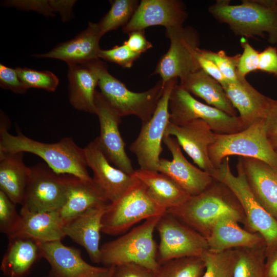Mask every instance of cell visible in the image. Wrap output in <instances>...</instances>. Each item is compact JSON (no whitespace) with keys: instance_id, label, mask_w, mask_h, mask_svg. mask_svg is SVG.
Listing matches in <instances>:
<instances>
[{"instance_id":"6da1fadb","label":"cell","mask_w":277,"mask_h":277,"mask_svg":"<svg viewBox=\"0 0 277 277\" xmlns=\"http://www.w3.org/2000/svg\"><path fill=\"white\" fill-rule=\"evenodd\" d=\"M6 116L1 113L0 151L28 152L42 158L54 172L69 174L91 181L87 167L84 148L66 137L53 143H43L25 135L18 129L17 134H10L7 128Z\"/></svg>"},{"instance_id":"7a4b0ae2","label":"cell","mask_w":277,"mask_h":277,"mask_svg":"<svg viewBox=\"0 0 277 277\" xmlns=\"http://www.w3.org/2000/svg\"><path fill=\"white\" fill-rule=\"evenodd\" d=\"M167 211L206 239L222 218H231L244 226L246 223L243 208L235 194L225 184L215 180L200 194L190 196L181 205Z\"/></svg>"},{"instance_id":"3957f363","label":"cell","mask_w":277,"mask_h":277,"mask_svg":"<svg viewBox=\"0 0 277 277\" xmlns=\"http://www.w3.org/2000/svg\"><path fill=\"white\" fill-rule=\"evenodd\" d=\"M208 11L236 35L267 36L269 43L277 44V0H243L233 5L229 1L217 0Z\"/></svg>"},{"instance_id":"277c9868","label":"cell","mask_w":277,"mask_h":277,"mask_svg":"<svg viewBox=\"0 0 277 277\" xmlns=\"http://www.w3.org/2000/svg\"><path fill=\"white\" fill-rule=\"evenodd\" d=\"M83 64L96 74L101 93L121 117L135 115L142 124L150 120L163 93L165 84L161 80L145 91L133 92L111 75L105 64L99 59Z\"/></svg>"},{"instance_id":"5b68a950","label":"cell","mask_w":277,"mask_h":277,"mask_svg":"<svg viewBox=\"0 0 277 277\" xmlns=\"http://www.w3.org/2000/svg\"><path fill=\"white\" fill-rule=\"evenodd\" d=\"M161 216L148 219L126 233L104 243L100 247V263L105 267L135 264L155 272L160 264L153 232Z\"/></svg>"},{"instance_id":"8992f818","label":"cell","mask_w":277,"mask_h":277,"mask_svg":"<svg viewBox=\"0 0 277 277\" xmlns=\"http://www.w3.org/2000/svg\"><path fill=\"white\" fill-rule=\"evenodd\" d=\"M237 174L231 170L230 160L225 157L217 169L214 180L228 186L238 199L244 213V228L260 234L265 240L266 254L277 246V220L259 203L247 181L240 158L236 166Z\"/></svg>"},{"instance_id":"52a82bcc","label":"cell","mask_w":277,"mask_h":277,"mask_svg":"<svg viewBox=\"0 0 277 277\" xmlns=\"http://www.w3.org/2000/svg\"><path fill=\"white\" fill-rule=\"evenodd\" d=\"M208 152L209 158L217 169L225 157L239 155L261 160L277 170V151L267 135L265 118L258 120L235 133H216V140L209 147Z\"/></svg>"},{"instance_id":"ba28073f","label":"cell","mask_w":277,"mask_h":277,"mask_svg":"<svg viewBox=\"0 0 277 277\" xmlns=\"http://www.w3.org/2000/svg\"><path fill=\"white\" fill-rule=\"evenodd\" d=\"M167 210L152 199L138 180L119 199L107 205L102 220V232L110 235L123 234L141 221L161 216Z\"/></svg>"},{"instance_id":"9c48e42d","label":"cell","mask_w":277,"mask_h":277,"mask_svg":"<svg viewBox=\"0 0 277 277\" xmlns=\"http://www.w3.org/2000/svg\"><path fill=\"white\" fill-rule=\"evenodd\" d=\"M169 110L170 122L178 126L199 119L207 123L214 133L222 134L235 133L247 128L239 115L231 116L197 101L178 82L171 93Z\"/></svg>"},{"instance_id":"30bf717a","label":"cell","mask_w":277,"mask_h":277,"mask_svg":"<svg viewBox=\"0 0 277 277\" xmlns=\"http://www.w3.org/2000/svg\"><path fill=\"white\" fill-rule=\"evenodd\" d=\"M165 35L170 46L153 72L159 75L164 84L174 78L182 80L201 69L196 57L200 40L195 29L190 26L167 28Z\"/></svg>"},{"instance_id":"8fae6325","label":"cell","mask_w":277,"mask_h":277,"mask_svg":"<svg viewBox=\"0 0 277 277\" xmlns=\"http://www.w3.org/2000/svg\"><path fill=\"white\" fill-rule=\"evenodd\" d=\"M177 78L171 80L165 85L163 93L150 120L142 124L137 138L129 147L136 156L140 168L156 171L163 151L162 142L170 123L169 98Z\"/></svg>"},{"instance_id":"7c38bea8","label":"cell","mask_w":277,"mask_h":277,"mask_svg":"<svg viewBox=\"0 0 277 277\" xmlns=\"http://www.w3.org/2000/svg\"><path fill=\"white\" fill-rule=\"evenodd\" d=\"M155 229L160 238L159 264L180 258L201 256L208 250L206 238L167 211L160 217Z\"/></svg>"},{"instance_id":"4fadbf2b","label":"cell","mask_w":277,"mask_h":277,"mask_svg":"<svg viewBox=\"0 0 277 277\" xmlns=\"http://www.w3.org/2000/svg\"><path fill=\"white\" fill-rule=\"evenodd\" d=\"M68 174H58L47 165L30 167L21 209L30 212L57 211L66 194Z\"/></svg>"},{"instance_id":"5bb4252c","label":"cell","mask_w":277,"mask_h":277,"mask_svg":"<svg viewBox=\"0 0 277 277\" xmlns=\"http://www.w3.org/2000/svg\"><path fill=\"white\" fill-rule=\"evenodd\" d=\"M95 114L99 120L100 134L96 137L103 152L114 167L129 174L135 170L125 150V144L119 130L121 118L107 103L100 92L95 95Z\"/></svg>"},{"instance_id":"9a60e30c","label":"cell","mask_w":277,"mask_h":277,"mask_svg":"<svg viewBox=\"0 0 277 277\" xmlns=\"http://www.w3.org/2000/svg\"><path fill=\"white\" fill-rule=\"evenodd\" d=\"M84 150L87 166L93 172V183L109 203L119 199L138 182L133 175L111 165L96 138Z\"/></svg>"},{"instance_id":"2e32d148","label":"cell","mask_w":277,"mask_h":277,"mask_svg":"<svg viewBox=\"0 0 277 277\" xmlns=\"http://www.w3.org/2000/svg\"><path fill=\"white\" fill-rule=\"evenodd\" d=\"M165 135L174 136L181 147L199 168L214 177L217 169L209 158L208 150L216 140V133L207 123L199 119L181 126L170 122Z\"/></svg>"},{"instance_id":"e0dca14e","label":"cell","mask_w":277,"mask_h":277,"mask_svg":"<svg viewBox=\"0 0 277 277\" xmlns=\"http://www.w3.org/2000/svg\"><path fill=\"white\" fill-rule=\"evenodd\" d=\"M42 258L49 264L52 277H108L109 267H97L85 261L80 249L61 240L39 243Z\"/></svg>"},{"instance_id":"ac0fdd59","label":"cell","mask_w":277,"mask_h":277,"mask_svg":"<svg viewBox=\"0 0 277 277\" xmlns=\"http://www.w3.org/2000/svg\"><path fill=\"white\" fill-rule=\"evenodd\" d=\"M163 142L171 152L172 160L160 159L157 171L169 176L190 196L200 194L212 184L213 177L186 159L175 138L165 135Z\"/></svg>"},{"instance_id":"d6986e66","label":"cell","mask_w":277,"mask_h":277,"mask_svg":"<svg viewBox=\"0 0 277 277\" xmlns=\"http://www.w3.org/2000/svg\"><path fill=\"white\" fill-rule=\"evenodd\" d=\"M188 17L184 3L179 0H142L129 23L123 27L124 33L145 30L154 26L166 29L183 27Z\"/></svg>"},{"instance_id":"ffe728a7","label":"cell","mask_w":277,"mask_h":277,"mask_svg":"<svg viewBox=\"0 0 277 277\" xmlns=\"http://www.w3.org/2000/svg\"><path fill=\"white\" fill-rule=\"evenodd\" d=\"M103 36L97 23L89 22L87 28L72 39L56 45L50 51L35 57L62 60L68 64H83L99 59L100 41Z\"/></svg>"},{"instance_id":"44dd1931","label":"cell","mask_w":277,"mask_h":277,"mask_svg":"<svg viewBox=\"0 0 277 277\" xmlns=\"http://www.w3.org/2000/svg\"><path fill=\"white\" fill-rule=\"evenodd\" d=\"M108 204H101L92 208L64 223L65 236H68L83 247L91 261L94 263H100V241L102 228V220Z\"/></svg>"},{"instance_id":"7402d4cb","label":"cell","mask_w":277,"mask_h":277,"mask_svg":"<svg viewBox=\"0 0 277 277\" xmlns=\"http://www.w3.org/2000/svg\"><path fill=\"white\" fill-rule=\"evenodd\" d=\"M20 217L8 238L22 237L39 243L65 238L64 222L57 211L30 212L21 209Z\"/></svg>"},{"instance_id":"603a6c76","label":"cell","mask_w":277,"mask_h":277,"mask_svg":"<svg viewBox=\"0 0 277 277\" xmlns=\"http://www.w3.org/2000/svg\"><path fill=\"white\" fill-rule=\"evenodd\" d=\"M240 159L252 193L261 205L277 220V170L256 159Z\"/></svg>"},{"instance_id":"cb8c5ba5","label":"cell","mask_w":277,"mask_h":277,"mask_svg":"<svg viewBox=\"0 0 277 277\" xmlns=\"http://www.w3.org/2000/svg\"><path fill=\"white\" fill-rule=\"evenodd\" d=\"M222 87L247 128L258 120L265 118L272 98L258 91L246 78L228 82Z\"/></svg>"},{"instance_id":"d4e9b609","label":"cell","mask_w":277,"mask_h":277,"mask_svg":"<svg viewBox=\"0 0 277 277\" xmlns=\"http://www.w3.org/2000/svg\"><path fill=\"white\" fill-rule=\"evenodd\" d=\"M109 203L91 181L68 174L65 199L57 211L65 223L103 204Z\"/></svg>"},{"instance_id":"484cf974","label":"cell","mask_w":277,"mask_h":277,"mask_svg":"<svg viewBox=\"0 0 277 277\" xmlns=\"http://www.w3.org/2000/svg\"><path fill=\"white\" fill-rule=\"evenodd\" d=\"M206 239L208 250L213 252H221L237 248L252 247L266 243L260 234L242 228L237 221L229 217L219 220Z\"/></svg>"},{"instance_id":"4316f807","label":"cell","mask_w":277,"mask_h":277,"mask_svg":"<svg viewBox=\"0 0 277 277\" xmlns=\"http://www.w3.org/2000/svg\"><path fill=\"white\" fill-rule=\"evenodd\" d=\"M1 264L7 277H26L41 258L39 242L31 239L11 237Z\"/></svg>"},{"instance_id":"83f0119b","label":"cell","mask_w":277,"mask_h":277,"mask_svg":"<svg viewBox=\"0 0 277 277\" xmlns=\"http://www.w3.org/2000/svg\"><path fill=\"white\" fill-rule=\"evenodd\" d=\"M67 65L68 95L71 105L77 110L95 114V88L98 83L97 75L85 64Z\"/></svg>"},{"instance_id":"f1b7e54d","label":"cell","mask_w":277,"mask_h":277,"mask_svg":"<svg viewBox=\"0 0 277 277\" xmlns=\"http://www.w3.org/2000/svg\"><path fill=\"white\" fill-rule=\"evenodd\" d=\"M23 155V152L0 151V190L16 205L23 203L30 172Z\"/></svg>"},{"instance_id":"f546056e","label":"cell","mask_w":277,"mask_h":277,"mask_svg":"<svg viewBox=\"0 0 277 277\" xmlns=\"http://www.w3.org/2000/svg\"><path fill=\"white\" fill-rule=\"evenodd\" d=\"M133 175L146 186L152 199L167 210L181 205L190 196L164 173L139 168L135 170Z\"/></svg>"},{"instance_id":"4dcf8cb0","label":"cell","mask_w":277,"mask_h":277,"mask_svg":"<svg viewBox=\"0 0 277 277\" xmlns=\"http://www.w3.org/2000/svg\"><path fill=\"white\" fill-rule=\"evenodd\" d=\"M179 84L191 95L203 99L208 105L231 116H237L238 112L222 85L202 69L180 80Z\"/></svg>"},{"instance_id":"1f68e13d","label":"cell","mask_w":277,"mask_h":277,"mask_svg":"<svg viewBox=\"0 0 277 277\" xmlns=\"http://www.w3.org/2000/svg\"><path fill=\"white\" fill-rule=\"evenodd\" d=\"M235 249L236 260L232 277H266V243Z\"/></svg>"},{"instance_id":"d6a6232c","label":"cell","mask_w":277,"mask_h":277,"mask_svg":"<svg viewBox=\"0 0 277 277\" xmlns=\"http://www.w3.org/2000/svg\"><path fill=\"white\" fill-rule=\"evenodd\" d=\"M205 268L201 256L180 258L160 264L153 277H201Z\"/></svg>"},{"instance_id":"836d02e7","label":"cell","mask_w":277,"mask_h":277,"mask_svg":"<svg viewBox=\"0 0 277 277\" xmlns=\"http://www.w3.org/2000/svg\"><path fill=\"white\" fill-rule=\"evenodd\" d=\"M110 10L97 23L103 35L126 26L132 18L140 2L137 0H114L110 1Z\"/></svg>"},{"instance_id":"e575fe53","label":"cell","mask_w":277,"mask_h":277,"mask_svg":"<svg viewBox=\"0 0 277 277\" xmlns=\"http://www.w3.org/2000/svg\"><path fill=\"white\" fill-rule=\"evenodd\" d=\"M201 257L205 265L201 277H232L236 260L235 249L221 252L208 250Z\"/></svg>"},{"instance_id":"d590c367","label":"cell","mask_w":277,"mask_h":277,"mask_svg":"<svg viewBox=\"0 0 277 277\" xmlns=\"http://www.w3.org/2000/svg\"><path fill=\"white\" fill-rule=\"evenodd\" d=\"M15 69L27 89L38 88L54 91L58 85V78L52 72L37 71L26 67H16Z\"/></svg>"},{"instance_id":"8d00e7d4","label":"cell","mask_w":277,"mask_h":277,"mask_svg":"<svg viewBox=\"0 0 277 277\" xmlns=\"http://www.w3.org/2000/svg\"><path fill=\"white\" fill-rule=\"evenodd\" d=\"M199 52L204 57L213 62L228 82H236L239 80L237 66L240 54L229 56L222 50L214 52L200 48Z\"/></svg>"},{"instance_id":"74e56055","label":"cell","mask_w":277,"mask_h":277,"mask_svg":"<svg viewBox=\"0 0 277 277\" xmlns=\"http://www.w3.org/2000/svg\"><path fill=\"white\" fill-rule=\"evenodd\" d=\"M16 205L0 190V231L7 237L10 234L20 217Z\"/></svg>"},{"instance_id":"f35d334b","label":"cell","mask_w":277,"mask_h":277,"mask_svg":"<svg viewBox=\"0 0 277 277\" xmlns=\"http://www.w3.org/2000/svg\"><path fill=\"white\" fill-rule=\"evenodd\" d=\"M140 56L141 54L132 51L124 43L108 50L101 49L98 52L99 58L114 63L125 68H131Z\"/></svg>"},{"instance_id":"ab89813d","label":"cell","mask_w":277,"mask_h":277,"mask_svg":"<svg viewBox=\"0 0 277 277\" xmlns=\"http://www.w3.org/2000/svg\"><path fill=\"white\" fill-rule=\"evenodd\" d=\"M241 43L243 50L238 61V75L239 78H246L248 74L258 70L260 52L246 40Z\"/></svg>"},{"instance_id":"60d3db41","label":"cell","mask_w":277,"mask_h":277,"mask_svg":"<svg viewBox=\"0 0 277 277\" xmlns=\"http://www.w3.org/2000/svg\"><path fill=\"white\" fill-rule=\"evenodd\" d=\"M0 86L14 93L22 94L27 89L19 78L15 68L0 64Z\"/></svg>"},{"instance_id":"b9f144b4","label":"cell","mask_w":277,"mask_h":277,"mask_svg":"<svg viewBox=\"0 0 277 277\" xmlns=\"http://www.w3.org/2000/svg\"><path fill=\"white\" fill-rule=\"evenodd\" d=\"M5 4L9 7L33 10L46 16H53L55 12L54 1H9Z\"/></svg>"},{"instance_id":"7bdbcfd3","label":"cell","mask_w":277,"mask_h":277,"mask_svg":"<svg viewBox=\"0 0 277 277\" xmlns=\"http://www.w3.org/2000/svg\"><path fill=\"white\" fill-rule=\"evenodd\" d=\"M109 277H153V272L135 264L111 266Z\"/></svg>"},{"instance_id":"ee69618b","label":"cell","mask_w":277,"mask_h":277,"mask_svg":"<svg viewBox=\"0 0 277 277\" xmlns=\"http://www.w3.org/2000/svg\"><path fill=\"white\" fill-rule=\"evenodd\" d=\"M258 70L277 77V48L269 46L259 53Z\"/></svg>"},{"instance_id":"f6af8a7d","label":"cell","mask_w":277,"mask_h":277,"mask_svg":"<svg viewBox=\"0 0 277 277\" xmlns=\"http://www.w3.org/2000/svg\"><path fill=\"white\" fill-rule=\"evenodd\" d=\"M128 34V39L124 42L132 51L140 54L146 52L152 47L145 35V30H135Z\"/></svg>"},{"instance_id":"bcb514c9","label":"cell","mask_w":277,"mask_h":277,"mask_svg":"<svg viewBox=\"0 0 277 277\" xmlns=\"http://www.w3.org/2000/svg\"><path fill=\"white\" fill-rule=\"evenodd\" d=\"M199 49L197 51L196 57L201 69L217 81L222 86L228 83V80L224 77L217 66L211 61L201 55L199 52Z\"/></svg>"},{"instance_id":"7dc6e473","label":"cell","mask_w":277,"mask_h":277,"mask_svg":"<svg viewBox=\"0 0 277 277\" xmlns=\"http://www.w3.org/2000/svg\"><path fill=\"white\" fill-rule=\"evenodd\" d=\"M265 127L268 137L277 135V100L272 98L265 118Z\"/></svg>"},{"instance_id":"c3c4849f","label":"cell","mask_w":277,"mask_h":277,"mask_svg":"<svg viewBox=\"0 0 277 277\" xmlns=\"http://www.w3.org/2000/svg\"><path fill=\"white\" fill-rule=\"evenodd\" d=\"M265 268L266 277H277V246L266 254Z\"/></svg>"},{"instance_id":"681fc988","label":"cell","mask_w":277,"mask_h":277,"mask_svg":"<svg viewBox=\"0 0 277 277\" xmlns=\"http://www.w3.org/2000/svg\"><path fill=\"white\" fill-rule=\"evenodd\" d=\"M269 140L275 149H277V135L268 137Z\"/></svg>"},{"instance_id":"f907efd6","label":"cell","mask_w":277,"mask_h":277,"mask_svg":"<svg viewBox=\"0 0 277 277\" xmlns=\"http://www.w3.org/2000/svg\"><path fill=\"white\" fill-rule=\"evenodd\" d=\"M110 267V271H109V275H108V277H109V276H110V270H111V269H110V267ZM43 277H52V276H51L50 274H48V275H47L44 276H43Z\"/></svg>"},{"instance_id":"816d5d0a","label":"cell","mask_w":277,"mask_h":277,"mask_svg":"<svg viewBox=\"0 0 277 277\" xmlns=\"http://www.w3.org/2000/svg\"><path fill=\"white\" fill-rule=\"evenodd\" d=\"M276 151H277V149H276Z\"/></svg>"}]
</instances>
